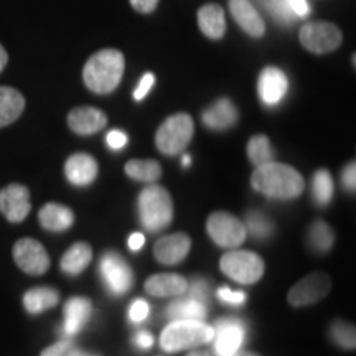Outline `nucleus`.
<instances>
[{"mask_svg":"<svg viewBox=\"0 0 356 356\" xmlns=\"http://www.w3.org/2000/svg\"><path fill=\"white\" fill-rule=\"evenodd\" d=\"M252 188L274 200H293L305 190V180L296 168L274 162L256 167L251 175Z\"/></svg>","mask_w":356,"mask_h":356,"instance_id":"obj_1","label":"nucleus"},{"mask_svg":"<svg viewBox=\"0 0 356 356\" xmlns=\"http://www.w3.org/2000/svg\"><path fill=\"white\" fill-rule=\"evenodd\" d=\"M126 60L119 50L106 48L96 51L83 68V81L96 95H109L121 84Z\"/></svg>","mask_w":356,"mask_h":356,"instance_id":"obj_2","label":"nucleus"},{"mask_svg":"<svg viewBox=\"0 0 356 356\" xmlns=\"http://www.w3.org/2000/svg\"><path fill=\"white\" fill-rule=\"evenodd\" d=\"M137 211L142 226L150 233L165 229L173 220V202L167 188L160 185H149L139 193Z\"/></svg>","mask_w":356,"mask_h":356,"instance_id":"obj_3","label":"nucleus"},{"mask_svg":"<svg viewBox=\"0 0 356 356\" xmlns=\"http://www.w3.org/2000/svg\"><path fill=\"white\" fill-rule=\"evenodd\" d=\"M213 337H215V330L204 322L173 320L163 328L162 335H160V346L168 353H177V351L210 343Z\"/></svg>","mask_w":356,"mask_h":356,"instance_id":"obj_4","label":"nucleus"},{"mask_svg":"<svg viewBox=\"0 0 356 356\" xmlns=\"http://www.w3.org/2000/svg\"><path fill=\"white\" fill-rule=\"evenodd\" d=\"M195 124L193 119L186 113L173 114L167 118L155 134V144L157 149L165 155H178L188 147L193 139Z\"/></svg>","mask_w":356,"mask_h":356,"instance_id":"obj_5","label":"nucleus"},{"mask_svg":"<svg viewBox=\"0 0 356 356\" xmlns=\"http://www.w3.org/2000/svg\"><path fill=\"white\" fill-rule=\"evenodd\" d=\"M222 274L239 284H256L264 274V261L251 251H229L220 261Z\"/></svg>","mask_w":356,"mask_h":356,"instance_id":"obj_6","label":"nucleus"},{"mask_svg":"<svg viewBox=\"0 0 356 356\" xmlns=\"http://www.w3.org/2000/svg\"><path fill=\"white\" fill-rule=\"evenodd\" d=\"M97 274L113 296H124L134 286V273L127 261L119 252H106L102 254Z\"/></svg>","mask_w":356,"mask_h":356,"instance_id":"obj_7","label":"nucleus"},{"mask_svg":"<svg viewBox=\"0 0 356 356\" xmlns=\"http://www.w3.org/2000/svg\"><path fill=\"white\" fill-rule=\"evenodd\" d=\"M299 40L305 50L315 55H327L340 48L343 35L337 25L328 22H310L300 29Z\"/></svg>","mask_w":356,"mask_h":356,"instance_id":"obj_8","label":"nucleus"},{"mask_svg":"<svg viewBox=\"0 0 356 356\" xmlns=\"http://www.w3.org/2000/svg\"><path fill=\"white\" fill-rule=\"evenodd\" d=\"M207 231L216 246L238 248L246 239L248 231L238 216L226 211L211 213L207 221Z\"/></svg>","mask_w":356,"mask_h":356,"instance_id":"obj_9","label":"nucleus"},{"mask_svg":"<svg viewBox=\"0 0 356 356\" xmlns=\"http://www.w3.org/2000/svg\"><path fill=\"white\" fill-rule=\"evenodd\" d=\"M332 289L330 275L325 273H314L307 275L289 291L287 300L292 307H309L328 296Z\"/></svg>","mask_w":356,"mask_h":356,"instance_id":"obj_10","label":"nucleus"},{"mask_svg":"<svg viewBox=\"0 0 356 356\" xmlns=\"http://www.w3.org/2000/svg\"><path fill=\"white\" fill-rule=\"evenodd\" d=\"M13 261L29 275H43L50 269V256L37 239H19L13 246Z\"/></svg>","mask_w":356,"mask_h":356,"instance_id":"obj_11","label":"nucleus"},{"mask_svg":"<svg viewBox=\"0 0 356 356\" xmlns=\"http://www.w3.org/2000/svg\"><path fill=\"white\" fill-rule=\"evenodd\" d=\"M215 351L218 356H231L241 350L246 340V325L239 318H221L215 325Z\"/></svg>","mask_w":356,"mask_h":356,"instance_id":"obj_12","label":"nucleus"},{"mask_svg":"<svg viewBox=\"0 0 356 356\" xmlns=\"http://www.w3.org/2000/svg\"><path fill=\"white\" fill-rule=\"evenodd\" d=\"M32 210L30 191L25 185L12 184L0 190V213L10 222H22Z\"/></svg>","mask_w":356,"mask_h":356,"instance_id":"obj_13","label":"nucleus"},{"mask_svg":"<svg viewBox=\"0 0 356 356\" xmlns=\"http://www.w3.org/2000/svg\"><path fill=\"white\" fill-rule=\"evenodd\" d=\"M289 81L286 73L275 66H267L261 71L259 81H257V92L261 101L267 106H275L287 95Z\"/></svg>","mask_w":356,"mask_h":356,"instance_id":"obj_14","label":"nucleus"},{"mask_svg":"<svg viewBox=\"0 0 356 356\" xmlns=\"http://www.w3.org/2000/svg\"><path fill=\"white\" fill-rule=\"evenodd\" d=\"M191 239L185 233H173L160 238L154 246V256L160 264L175 266L188 256Z\"/></svg>","mask_w":356,"mask_h":356,"instance_id":"obj_15","label":"nucleus"},{"mask_svg":"<svg viewBox=\"0 0 356 356\" xmlns=\"http://www.w3.org/2000/svg\"><path fill=\"white\" fill-rule=\"evenodd\" d=\"M108 124V115L92 106H79L70 111L68 126L78 136H92Z\"/></svg>","mask_w":356,"mask_h":356,"instance_id":"obj_16","label":"nucleus"},{"mask_svg":"<svg viewBox=\"0 0 356 356\" xmlns=\"http://www.w3.org/2000/svg\"><path fill=\"white\" fill-rule=\"evenodd\" d=\"M92 314V304L86 297H71L65 304L63 309V325H61V333L65 337H74L83 330L84 325L89 322Z\"/></svg>","mask_w":356,"mask_h":356,"instance_id":"obj_17","label":"nucleus"},{"mask_svg":"<svg viewBox=\"0 0 356 356\" xmlns=\"http://www.w3.org/2000/svg\"><path fill=\"white\" fill-rule=\"evenodd\" d=\"M99 167L89 154H73L65 163V175L74 186H88L97 178Z\"/></svg>","mask_w":356,"mask_h":356,"instance_id":"obj_18","label":"nucleus"},{"mask_svg":"<svg viewBox=\"0 0 356 356\" xmlns=\"http://www.w3.org/2000/svg\"><path fill=\"white\" fill-rule=\"evenodd\" d=\"M229 10L233 19L249 37L261 38L264 35V20L261 19V15L249 0H229Z\"/></svg>","mask_w":356,"mask_h":356,"instance_id":"obj_19","label":"nucleus"},{"mask_svg":"<svg viewBox=\"0 0 356 356\" xmlns=\"http://www.w3.org/2000/svg\"><path fill=\"white\" fill-rule=\"evenodd\" d=\"M203 124L213 131H226L238 122V109L228 97H221L213 102L202 114Z\"/></svg>","mask_w":356,"mask_h":356,"instance_id":"obj_20","label":"nucleus"},{"mask_svg":"<svg viewBox=\"0 0 356 356\" xmlns=\"http://www.w3.org/2000/svg\"><path fill=\"white\" fill-rule=\"evenodd\" d=\"M144 289L154 297H180L188 291V280L180 274H155L145 280Z\"/></svg>","mask_w":356,"mask_h":356,"instance_id":"obj_21","label":"nucleus"},{"mask_svg":"<svg viewBox=\"0 0 356 356\" xmlns=\"http://www.w3.org/2000/svg\"><path fill=\"white\" fill-rule=\"evenodd\" d=\"M38 221L43 229L51 233H61L74 225V213L71 208L60 203H47L38 211Z\"/></svg>","mask_w":356,"mask_h":356,"instance_id":"obj_22","label":"nucleus"},{"mask_svg":"<svg viewBox=\"0 0 356 356\" xmlns=\"http://www.w3.org/2000/svg\"><path fill=\"white\" fill-rule=\"evenodd\" d=\"M198 26L203 35L211 40H220L226 33L225 12L216 3H207L198 10Z\"/></svg>","mask_w":356,"mask_h":356,"instance_id":"obj_23","label":"nucleus"},{"mask_svg":"<svg viewBox=\"0 0 356 356\" xmlns=\"http://www.w3.org/2000/svg\"><path fill=\"white\" fill-rule=\"evenodd\" d=\"M25 109V97L15 88L0 86V129L10 126Z\"/></svg>","mask_w":356,"mask_h":356,"instance_id":"obj_24","label":"nucleus"},{"mask_svg":"<svg viewBox=\"0 0 356 356\" xmlns=\"http://www.w3.org/2000/svg\"><path fill=\"white\" fill-rule=\"evenodd\" d=\"M60 302V292L53 287H33L25 292L24 307L29 314L38 315L53 309Z\"/></svg>","mask_w":356,"mask_h":356,"instance_id":"obj_25","label":"nucleus"},{"mask_svg":"<svg viewBox=\"0 0 356 356\" xmlns=\"http://www.w3.org/2000/svg\"><path fill=\"white\" fill-rule=\"evenodd\" d=\"M92 259V249L88 243H74L68 251L65 252L60 261V267L65 274L79 275L89 266Z\"/></svg>","mask_w":356,"mask_h":356,"instance_id":"obj_26","label":"nucleus"},{"mask_svg":"<svg viewBox=\"0 0 356 356\" xmlns=\"http://www.w3.org/2000/svg\"><path fill=\"white\" fill-rule=\"evenodd\" d=\"M167 318L173 320H195V322H203L207 318V305L200 304L193 299H177L167 307Z\"/></svg>","mask_w":356,"mask_h":356,"instance_id":"obj_27","label":"nucleus"},{"mask_svg":"<svg viewBox=\"0 0 356 356\" xmlns=\"http://www.w3.org/2000/svg\"><path fill=\"white\" fill-rule=\"evenodd\" d=\"M124 172L136 181L154 184V181H157L162 177V165H160L157 160L132 159L124 165Z\"/></svg>","mask_w":356,"mask_h":356,"instance_id":"obj_28","label":"nucleus"},{"mask_svg":"<svg viewBox=\"0 0 356 356\" xmlns=\"http://www.w3.org/2000/svg\"><path fill=\"white\" fill-rule=\"evenodd\" d=\"M248 157L254 167L264 165V163L274 162L275 152L270 145V140L264 134H257L248 142Z\"/></svg>","mask_w":356,"mask_h":356,"instance_id":"obj_29","label":"nucleus"},{"mask_svg":"<svg viewBox=\"0 0 356 356\" xmlns=\"http://www.w3.org/2000/svg\"><path fill=\"white\" fill-rule=\"evenodd\" d=\"M335 185L328 170H317L312 178V198L318 207H327L332 202Z\"/></svg>","mask_w":356,"mask_h":356,"instance_id":"obj_30","label":"nucleus"},{"mask_svg":"<svg viewBox=\"0 0 356 356\" xmlns=\"http://www.w3.org/2000/svg\"><path fill=\"white\" fill-rule=\"evenodd\" d=\"M333 241H335V234L327 222L322 220L312 222L309 229V244L315 252H320V254L328 252L333 246Z\"/></svg>","mask_w":356,"mask_h":356,"instance_id":"obj_31","label":"nucleus"},{"mask_svg":"<svg viewBox=\"0 0 356 356\" xmlns=\"http://www.w3.org/2000/svg\"><path fill=\"white\" fill-rule=\"evenodd\" d=\"M246 231L251 233L252 238L261 239V241H266L270 236L274 234V222L269 220L264 213L261 211H249L246 215Z\"/></svg>","mask_w":356,"mask_h":356,"instance_id":"obj_32","label":"nucleus"},{"mask_svg":"<svg viewBox=\"0 0 356 356\" xmlns=\"http://www.w3.org/2000/svg\"><path fill=\"white\" fill-rule=\"evenodd\" d=\"M330 337L335 343L343 350H355L356 335L353 325L343 322V320H335L330 327Z\"/></svg>","mask_w":356,"mask_h":356,"instance_id":"obj_33","label":"nucleus"},{"mask_svg":"<svg viewBox=\"0 0 356 356\" xmlns=\"http://www.w3.org/2000/svg\"><path fill=\"white\" fill-rule=\"evenodd\" d=\"M267 10H269L279 22H292L293 13L289 7L287 0H262Z\"/></svg>","mask_w":356,"mask_h":356,"instance_id":"obj_34","label":"nucleus"},{"mask_svg":"<svg viewBox=\"0 0 356 356\" xmlns=\"http://www.w3.org/2000/svg\"><path fill=\"white\" fill-rule=\"evenodd\" d=\"M149 314H150L149 304H147L145 300L137 299L132 302L131 309H129V320H131L132 323H140L149 317Z\"/></svg>","mask_w":356,"mask_h":356,"instance_id":"obj_35","label":"nucleus"},{"mask_svg":"<svg viewBox=\"0 0 356 356\" xmlns=\"http://www.w3.org/2000/svg\"><path fill=\"white\" fill-rule=\"evenodd\" d=\"M218 299L225 304H231V305H241L246 302V293L241 291H231L228 287H221L218 289Z\"/></svg>","mask_w":356,"mask_h":356,"instance_id":"obj_36","label":"nucleus"},{"mask_svg":"<svg viewBox=\"0 0 356 356\" xmlns=\"http://www.w3.org/2000/svg\"><path fill=\"white\" fill-rule=\"evenodd\" d=\"M186 292H190V299H193V300L200 302V304L207 305L208 286H207V282H204V280H202V279L193 280V282H191V286L188 284V291H186Z\"/></svg>","mask_w":356,"mask_h":356,"instance_id":"obj_37","label":"nucleus"},{"mask_svg":"<svg viewBox=\"0 0 356 356\" xmlns=\"http://www.w3.org/2000/svg\"><path fill=\"white\" fill-rule=\"evenodd\" d=\"M73 348H74L73 341L68 340V338H65V340L56 341L55 345L44 348L40 356H68L70 351Z\"/></svg>","mask_w":356,"mask_h":356,"instance_id":"obj_38","label":"nucleus"},{"mask_svg":"<svg viewBox=\"0 0 356 356\" xmlns=\"http://www.w3.org/2000/svg\"><path fill=\"white\" fill-rule=\"evenodd\" d=\"M154 84H155L154 74L152 73H145L144 76H142L139 86H137V89H136V92H134V99H136V101L144 99V97L149 95L150 89L154 88Z\"/></svg>","mask_w":356,"mask_h":356,"instance_id":"obj_39","label":"nucleus"},{"mask_svg":"<svg viewBox=\"0 0 356 356\" xmlns=\"http://www.w3.org/2000/svg\"><path fill=\"white\" fill-rule=\"evenodd\" d=\"M127 134L122 131H111L108 134V145L113 150H121L122 147L127 145Z\"/></svg>","mask_w":356,"mask_h":356,"instance_id":"obj_40","label":"nucleus"},{"mask_svg":"<svg viewBox=\"0 0 356 356\" xmlns=\"http://www.w3.org/2000/svg\"><path fill=\"white\" fill-rule=\"evenodd\" d=\"M355 162L348 163L345 167L343 173H341V181H343V186L348 191H355V181H356V172H355Z\"/></svg>","mask_w":356,"mask_h":356,"instance_id":"obj_41","label":"nucleus"},{"mask_svg":"<svg viewBox=\"0 0 356 356\" xmlns=\"http://www.w3.org/2000/svg\"><path fill=\"white\" fill-rule=\"evenodd\" d=\"M159 0H131V6L134 10L139 13H152L157 8Z\"/></svg>","mask_w":356,"mask_h":356,"instance_id":"obj_42","label":"nucleus"},{"mask_svg":"<svg viewBox=\"0 0 356 356\" xmlns=\"http://www.w3.org/2000/svg\"><path fill=\"white\" fill-rule=\"evenodd\" d=\"M289 7H291L292 13L296 17H307L310 12V7L309 3H307V0H287Z\"/></svg>","mask_w":356,"mask_h":356,"instance_id":"obj_43","label":"nucleus"},{"mask_svg":"<svg viewBox=\"0 0 356 356\" xmlns=\"http://www.w3.org/2000/svg\"><path fill=\"white\" fill-rule=\"evenodd\" d=\"M136 343L142 350H149L154 345V337L149 332H139L136 337Z\"/></svg>","mask_w":356,"mask_h":356,"instance_id":"obj_44","label":"nucleus"},{"mask_svg":"<svg viewBox=\"0 0 356 356\" xmlns=\"http://www.w3.org/2000/svg\"><path fill=\"white\" fill-rule=\"evenodd\" d=\"M144 243H145L144 234L134 233L131 234V238H129V249H131V251H139V249H142V246H144Z\"/></svg>","mask_w":356,"mask_h":356,"instance_id":"obj_45","label":"nucleus"},{"mask_svg":"<svg viewBox=\"0 0 356 356\" xmlns=\"http://www.w3.org/2000/svg\"><path fill=\"white\" fill-rule=\"evenodd\" d=\"M7 63H8V55H7L6 48H3L2 44H0V73H2L3 68H6Z\"/></svg>","mask_w":356,"mask_h":356,"instance_id":"obj_46","label":"nucleus"},{"mask_svg":"<svg viewBox=\"0 0 356 356\" xmlns=\"http://www.w3.org/2000/svg\"><path fill=\"white\" fill-rule=\"evenodd\" d=\"M68 356H99V355H96V353H89V351H83V350H76V348H73L70 351V355Z\"/></svg>","mask_w":356,"mask_h":356,"instance_id":"obj_47","label":"nucleus"},{"mask_svg":"<svg viewBox=\"0 0 356 356\" xmlns=\"http://www.w3.org/2000/svg\"><path fill=\"white\" fill-rule=\"evenodd\" d=\"M231 356H261V355L252 353V351H241V350H238L234 355H231Z\"/></svg>","mask_w":356,"mask_h":356,"instance_id":"obj_48","label":"nucleus"},{"mask_svg":"<svg viewBox=\"0 0 356 356\" xmlns=\"http://www.w3.org/2000/svg\"><path fill=\"white\" fill-rule=\"evenodd\" d=\"M190 162H191L190 155H184V159H181V163H184V167H188Z\"/></svg>","mask_w":356,"mask_h":356,"instance_id":"obj_49","label":"nucleus"},{"mask_svg":"<svg viewBox=\"0 0 356 356\" xmlns=\"http://www.w3.org/2000/svg\"><path fill=\"white\" fill-rule=\"evenodd\" d=\"M188 356H210V355L204 353V351H193V353H190Z\"/></svg>","mask_w":356,"mask_h":356,"instance_id":"obj_50","label":"nucleus"}]
</instances>
